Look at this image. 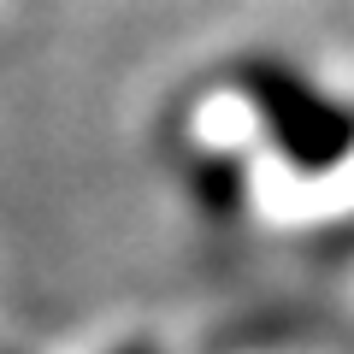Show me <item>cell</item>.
I'll return each mask as SVG.
<instances>
[{
	"mask_svg": "<svg viewBox=\"0 0 354 354\" xmlns=\"http://www.w3.org/2000/svg\"><path fill=\"white\" fill-rule=\"evenodd\" d=\"M242 83H248V101H254V113L266 118L272 142H278L301 171H325V165L348 160L354 118L342 113L337 101H325L313 83H301L295 71L266 65V59L242 65Z\"/></svg>",
	"mask_w": 354,
	"mask_h": 354,
	"instance_id": "6da1fadb",
	"label": "cell"
},
{
	"mask_svg": "<svg viewBox=\"0 0 354 354\" xmlns=\"http://www.w3.org/2000/svg\"><path fill=\"white\" fill-rule=\"evenodd\" d=\"M124 354H153V348H124Z\"/></svg>",
	"mask_w": 354,
	"mask_h": 354,
	"instance_id": "7a4b0ae2",
	"label": "cell"
}]
</instances>
